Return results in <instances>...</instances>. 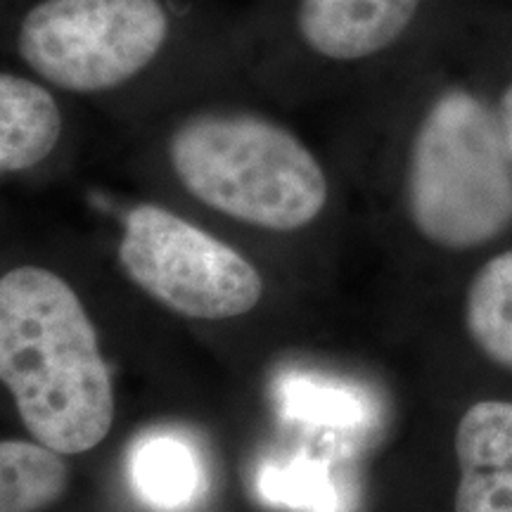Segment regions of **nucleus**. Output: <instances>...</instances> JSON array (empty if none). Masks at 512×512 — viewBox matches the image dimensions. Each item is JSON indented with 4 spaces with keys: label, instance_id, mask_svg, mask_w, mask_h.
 Returning a JSON list of instances; mask_svg holds the SVG:
<instances>
[{
    "label": "nucleus",
    "instance_id": "obj_8",
    "mask_svg": "<svg viewBox=\"0 0 512 512\" xmlns=\"http://www.w3.org/2000/svg\"><path fill=\"white\" fill-rule=\"evenodd\" d=\"M133 494L157 512H185L207 491V465L200 446L178 430H150L126 453Z\"/></svg>",
    "mask_w": 512,
    "mask_h": 512
},
{
    "label": "nucleus",
    "instance_id": "obj_13",
    "mask_svg": "<svg viewBox=\"0 0 512 512\" xmlns=\"http://www.w3.org/2000/svg\"><path fill=\"white\" fill-rule=\"evenodd\" d=\"M465 325L491 361L512 370V249L484 264L470 283Z\"/></svg>",
    "mask_w": 512,
    "mask_h": 512
},
{
    "label": "nucleus",
    "instance_id": "obj_14",
    "mask_svg": "<svg viewBox=\"0 0 512 512\" xmlns=\"http://www.w3.org/2000/svg\"><path fill=\"white\" fill-rule=\"evenodd\" d=\"M505 10V41H503V62L501 79H498V114L505 131V140L512 152V0H503Z\"/></svg>",
    "mask_w": 512,
    "mask_h": 512
},
{
    "label": "nucleus",
    "instance_id": "obj_12",
    "mask_svg": "<svg viewBox=\"0 0 512 512\" xmlns=\"http://www.w3.org/2000/svg\"><path fill=\"white\" fill-rule=\"evenodd\" d=\"M62 453L34 441H0V512H38L67 491Z\"/></svg>",
    "mask_w": 512,
    "mask_h": 512
},
{
    "label": "nucleus",
    "instance_id": "obj_4",
    "mask_svg": "<svg viewBox=\"0 0 512 512\" xmlns=\"http://www.w3.org/2000/svg\"><path fill=\"white\" fill-rule=\"evenodd\" d=\"M169 38L162 0H41L19 27V55L72 93L110 91L155 60Z\"/></svg>",
    "mask_w": 512,
    "mask_h": 512
},
{
    "label": "nucleus",
    "instance_id": "obj_6",
    "mask_svg": "<svg viewBox=\"0 0 512 512\" xmlns=\"http://www.w3.org/2000/svg\"><path fill=\"white\" fill-rule=\"evenodd\" d=\"M434 0H299L297 31L313 55L354 64L401 46Z\"/></svg>",
    "mask_w": 512,
    "mask_h": 512
},
{
    "label": "nucleus",
    "instance_id": "obj_7",
    "mask_svg": "<svg viewBox=\"0 0 512 512\" xmlns=\"http://www.w3.org/2000/svg\"><path fill=\"white\" fill-rule=\"evenodd\" d=\"M456 512H512V401H477L456 430Z\"/></svg>",
    "mask_w": 512,
    "mask_h": 512
},
{
    "label": "nucleus",
    "instance_id": "obj_2",
    "mask_svg": "<svg viewBox=\"0 0 512 512\" xmlns=\"http://www.w3.org/2000/svg\"><path fill=\"white\" fill-rule=\"evenodd\" d=\"M0 382L31 437L62 456L110 434V368L81 299L57 273L22 266L0 278Z\"/></svg>",
    "mask_w": 512,
    "mask_h": 512
},
{
    "label": "nucleus",
    "instance_id": "obj_10",
    "mask_svg": "<svg viewBox=\"0 0 512 512\" xmlns=\"http://www.w3.org/2000/svg\"><path fill=\"white\" fill-rule=\"evenodd\" d=\"M275 401L285 420L328 430H358L375 415L370 396L354 384L304 370H287L275 380Z\"/></svg>",
    "mask_w": 512,
    "mask_h": 512
},
{
    "label": "nucleus",
    "instance_id": "obj_1",
    "mask_svg": "<svg viewBox=\"0 0 512 512\" xmlns=\"http://www.w3.org/2000/svg\"><path fill=\"white\" fill-rule=\"evenodd\" d=\"M467 76L432 93L413 128L403 174L408 216L425 240L446 249L482 247L512 226V152L498 114L505 10L496 0L491 83L477 76L470 0H458Z\"/></svg>",
    "mask_w": 512,
    "mask_h": 512
},
{
    "label": "nucleus",
    "instance_id": "obj_3",
    "mask_svg": "<svg viewBox=\"0 0 512 512\" xmlns=\"http://www.w3.org/2000/svg\"><path fill=\"white\" fill-rule=\"evenodd\" d=\"M169 159L195 200L249 226L299 230L328 204V176L316 155L254 114H197L176 128Z\"/></svg>",
    "mask_w": 512,
    "mask_h": 512
},
{
    "label": "nucleus",
    "instance_id": "obj_11",
    "mask_svg": "<svg viewBox=\"0 0 512 512\" xmlns=\"http://www.w3.org/2000/svg\"><path fill=\"white\" fill-rule=\"evenodd\" d=\"M256 494L292 512H349L351 498L323 458L294 453L271 458L256 470Z\"/></svg>",
    "mask_w": 512,
    "mask_h": 512
},
{
    "label": "nucleus",
    "instance_id": "obj_5",
    "mask_svg": "<svg viewBox=\"0 0 512 512\" xmlns=\"http://www.w3.org/2000/svg\"><path fill=\"white\" fill-rule=\"evenodd\" d=\"M119 261L140 290L188 318L245 316L264 294L245 256L157 204L128 211Z\"/></svg>",
    "mask_w": 512,
    "mask_h": 512
},
{
    "label": "nucleus",
    "instance_id": "obj_9",
    "mask_svg": "<svg viewBox=\"0 0 512 512\" xmlns=\"http://www.w3.org/2000/svg\"><path fill=\"white\" fill-rule=\"evenodd\" d=\"M62 136V114L38 83L0 72V178L50 157Z\"/></svg>",
    "mask_w": 512,
    "mask_h": 512
}]
</instances>
